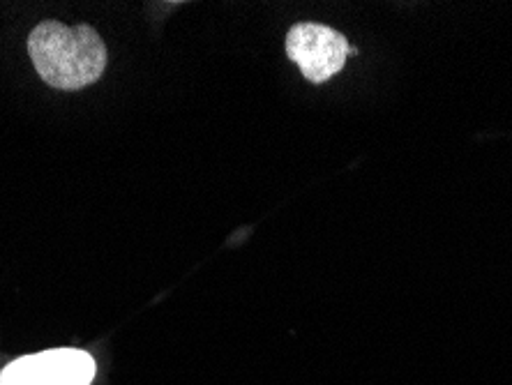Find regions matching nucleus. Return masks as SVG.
<instances>
[{"label":"nucleus","instance_id":"obj_1","mask_svg":"<svg viewBox=\"0 0 512 385\" xmlns=\"http://www.w3.org/2000/svg\"><path fill=\"white\" fill-rule=\"evenodd\" d=\"M28 54L40 77L60 90L90 86L107 67V47L90 26L44 21L28 37Z\"/></svg>","mask_w":512,"mask_h":385},{"label":"nucleus","instance_id":"obj_2","mask_svg":"<svg viewBox=\"0 0 512 385\" xmlns=\"http://www.w3.org/2000/svg\"><path fill=\"white\" fill-rule=\"evenodd\" d=\"M95 360L77 349L42 351L10 362L0 374V385H90Z\"/></svg>","mask_w":512,"mask_h":385},{"label":"nucleus","instance_id":"obj_3","mask_svg":"<svg viewBox=\"0 0 512 385\" xmlns=\"http://www.w3.org/2000/svg\"><path fill=\"white\" fill-rule=\"evenodd\" d=\"M286 54L300 67L307 81L323 83L344 67L349 42L330 26L298 24L286 35Z\"/></svg>","mask_w":512,"mask_h":385}]
</instances>
